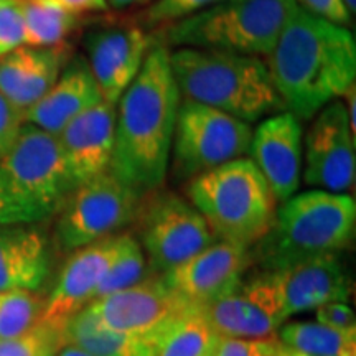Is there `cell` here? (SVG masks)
I'll use <instances>...</instances> for the list:
<instances>
[{
  "label": "cell",
  "mask_w": 356,
  "mask_h": 356,
  "mask_svg": "<svg viewBox=\"0 0 356 356\" xmlns=\"http://www.w3.org/2000/svg\"><path fill=\"white\" fill-rule=\"evenodd\" d=\"M284 109L309 121L328 102L341 99L356 79V42L346 26L297 6L266 56Z\"/></svg>",
  "instance_id": "1"
},
{
  "label": "cell",
  "mask_w": 356,
  "mask_h": 356,
  "mask_svg": "<svg viewBox=\"0 0 356 356\" xmlns=\"http://www.w3.org/2000/svg\"><path fill=\"white\" fill-rule=\"evenodd\" d=\"M180 91L170 51L155 44L115 104L114 150L109 170L140 193L163 184L175 132Z\"/></svg>",
  "instance_id": "2"
},
{
  "label": "cell",
  "mask_w": 356,
  "mask_h": 356,
  "mask_svg": "<svg viewBox=\"0 0 356 356\" xmlns=\"http://www.w3.org/2000/svg\"><path fill=\"white\" fill-rule=\"evenodd\" d=\"M173 78L184 99L252 124L284 109L259 56L180 47L170 53Z\"/></svg>",
  "instance_id": "3"
},
{
  "label": "cell",
  "mask_w": 356,
  "mask_h": 356,
  "mask_svg": "<svg viewBox=\"0 0 356 356\" xmlns=\"http://www.w3.org/2000/svg\"><path fill=\"white\" fill-rule=\"evenodd\" d=\"M74 190L58 137L24 124L0 157V225H38L61 210Z\"/></svg>",
  "instance_id": "4"
},
{
  "label": "cell",
  "mask_w": 356,
  "mask_h": 356,
  "mask_svg": "<svg viewBox=\"0 0 356 356\" xmlns=\"http://www.w3.org/2000/svg\"><path fill=\"white\" fill-rule=\"evenodd\" d=\"M356 202L346 193L309 190L282 202L257 241V257L273 270L307 257L337 254L353 243Z\"/></svg>",
  "instance_id": "5"
},
{
  "label": "cell",
  "mask_w": 356,
  "mask_h": 356,
  "mask_svg": "<svg viewBox=\"0 0 356 356\" xmlns=\"http://www.w3.org/2000/svg\"><path fill=\"white\" fill-rule=\"evenodd\" d=\"M190 203L202 213L213 238L249 248L269 231L275 198L249 159L200 173L186 186Z\"/></svg>",
  "instance_id": "6"
},
{
  "label": "cell",
  "mask_w": 356,
  "mask_h": 356,
  "mask_svg": "<svg viewBox=\"0 0 356 356\" xmlns=\"http://www.w3.org/2000/svg\"><path fill=\"white\" fill-rule=\"evenodd\" d=\"M297 8L296 0H225L168 25L173 47L267 56Z\"/></svg>",
  "instance_id": "7"
},
{
  "label": "cell",
  "mask_w": 356,
  "mask_h": 356,
  "mask_svg": "<svg viewBox=\"0 0 356 356\" xmlns=\"http://www.w3.org/2000/svg\"><path fill=\"white\" fill-rule=\"evenodd\" d=\"M251 137V124L200 102L180 101L172 142L173 173L188 180L241 159Z\"/></svg>",
  "instance_id": "8"
},
{
  "label": "cell",
  "mask_w": 356,
  "mask_h": 356,
  "mask_svg": "<svg viewBox=\"0 0 356 356\" xmlns=\"http://www.w3.org/2000/svg\"><path fill=\"white\" fill-rule=\"evenodd\" d=\"M142 195L111 170L78 185L58 211V243L74 251L115 234L136 220Z\"/></svg>",
  "instance_id": "9"
},
{
  "label": "cell",
  "mask_w": 356,
  "mask_h": 356,
  "mask_svg": "<svg viewBox=\"0 0 356 356\" xmlns=\"http://www.w3.org/2000/svg\"><path fill=\"white\" fill-rule=\"evenodd\" d=\"M136 220H139L140 248L149 257L147 262L160 274L216 241L202 213L190 200L172 191L140 200Z\"/></svg>",
  "instance_id": "10"
},
{
  "label": "cell",
  "mask_w": 356,
  "mask_h": 356,
  "mask_svg": "<svg viewBox=\"0 0 356 356\" xmlns=\"http://www.w3.org/2000/svg\"><path fill=\"white\" fill-rule=\"evenodd\" d=\"M86 309L113 330L163 337L197 307L168 287L163 277H145L124 291L89 302Z\"/></svg>",
  "instance_id": "11"
},
{
  "label": "cell",
  "mask_w": 356,
  "mask_h": 356,
  "mask_svg": "<svg viewBox=\"0 0 356 356\" xmlns=\"http://www.w3.org/2000/svg\"><path fill=\"white\" fill-rule=\"evenodd\" d=\"M307 185L320 190L345 193L355 184L356 154L355 132L341 99L328 102L314 115L305 136Z\"/></svg>",
  "instance_id": "12"
},
{
  "label": "cell",
  "mask_w": 356,
  "mask_h": 356,
  "mask_svg": "<svg viewBox=\"0 0 356 356\" xmlns=\"http://www.w3.org/2000/svg\"><path fill=\"white\" fill-rule=\"evenodd\" d=\"M200 310L213 330L226 338H274L287 320L264 274L239 282L233 291L200 307Z\"/></svg>",
  "instance_id": "13"
},
{
  "label": "cell",
  "mask_w": 356,
  "mask_h": 356,
  "mask_svg": "<svg viewBox=\"0 0 356 356\" xmlns=\"http://www.w3.org/2000/svg\"><path fill=\"white\" fill-rule=\"evenodd\" d=\"M127 233H115L74 249L61 269L55 287L44 299L42 322L63 328L71 317L95 299L96 289L108 267L121 252Z\"/></svg>",
  "instance_id": "14"
},
{
  "label": "cell",
  "mask_w": 356,
  "mask_h": 356,
  "mask_svg": "<svg viewBox=\"0 0 356 356\" xmlns=\"http://www.w3.org/2000/svg\"><path fill=\"white\" fill-rule=\"evenodd\" d=\"M262 274L286 318L328 302H346L350 297L348 274L337 254L307 257Z\"/></svg>",
  "instance_id": "15"
},
{
  "label": "cell",
  "mask_w": 356,
  "mask_h": 356,
  "mask_svg": "<svg viewBox=\"0 0 356 356\" xmlns=\"http://www.w3.org/2000/svg\"><path fill=\"white\" fill-rule=\"evenodd\" d=\"M152 40L139 25H109L86 38L88 65L102 101L115 106L144 63Z\"/></svg>",
  "instance_id": "16"
},
{
  "label": "cell",
  "mask_w": 356,
  "mask_h": 356,
  "mask_svg": "<svg viewBox=\"0 0 356 356\" xmlns=\"http://www.w3.org/2000/svg\"><path fill=\"white\" fill-rule=\"evenodd\" d=\"M249 262L246 246L215 241L203 251L162 274L167 286L195 307H203L225 296L241 282Z\"/></svg>",
  "instance_id": "17"
},
{
  "label": "cell",
  "mask_w": 356,
  "mask_h": 356,
  "mask_svg": "<svg viewBox=\"0 0 356 356\" xmlns=\"http://www.w3.org/2000/svg\"><path fill=\"white\" fill-rule=\"evenodd\" d=\"M302 124L284 111L262 121L252 131L248 154L262 173L275 202H286L300 186Z\"/></svg>",
  "instance_id": "18"
},
{
  "label": "cell",
  "mask_w": 356,
  "mask_h": 356,
  "mask_svg": "<svg viewBox=\"0 0 356 356\" xmlns=\"http://www.w3.org/2000/svg\"><path fill=\"white\" fill-rule=\"evenodd\" d=\"M115 106L101 102L58 134V144L74 188L108 172L114 150Z\"/></svg>",
  "instance_id": "19"
},
{
  "label": "cell",
  "mask_w": 356,
  "mask_h": 356,
  "mask_svg": "<svg viewBox=\"0 0 356 356\" xmlns=\"http://www.w3.org/2000/svg\"><path fill=\"white\" fill-rule=\"evenodd\" d=\"M102 95L88 61L78 56L61 71L42 99L24 113L25 124L58 136L79 114L101 104Z\"/></svg>",
  "instance_id": "20"
},
{
  "label": "cell",
  "mask_w": 356,
  "mask_h": 356,
  "mask_svg": "<svg viewBox=\"0 0 356 356\" xmlns=\"http://www.w3.org/2000/svg\"><path fill=\"white\" fill-rule=\"evenodd\" d=\"M50 248L35 225H0V292L38 291L50 274Z\"/></svg>",
  "instance_id": "21"
},
{
  "label": "cell",
  "mask_w": 356,
  "mask_h": 356,
  "mask_svg": "<svg viewBox=\"0 0 356 356\" xmlns=\"http://www.w3.org/2000/svg\"><path fill=\"white\" fill-rule=\"evenodd\" d=\"M163 337L113 330L97 322L86 307L63 327L65 345H76L92 356H157Z\"/></svg>",
  "instance_id": "22"
},
{
  "label": "cell",
  "mask_w": 356,
  "mask_h": 356,
  "mask_svg": "<svg viewBox=\"0 0 356 356\" xmlns=\"http://www.w3.org/2000/svg\"><path fill=\"white\" fill-rule=\"evenodd\" d=\"M279 341L310 356H356V332H341L318 322L282 323Z\"/></svg>",
  "instance_id": "23"
},
{
  "label": "cell",
  "mask_w": 356,
  "mask_h": 356,
  "mask_svg": "<svg viewBox=\"0 0 356 356\" xmlns=\"http://www.w3.org/2000/svg\"><path fill=\"white\" fill-rule=\"evenodd\" d=\"M20 8L24 17V44L29 47L48 48L63 44L79 25V15L32 0H22Z\"/></svg>",
  "instance_id": "24"
},
{
  "label": "cell",
  "mask_w": 356,
  "mask_h": 356,
  "mask_svg": "<svg viewBox=\"0 0 356 356\" xmlns=\"http://www.w3.org/2000/svg\"><path fill=\"white\" fill-rule=\"evenodd\" d=\"M218 341L220 335L197 307L165 333L157 356H215Z\"/></svg>",
  "instance_id": "25"
},
{
  "label": "cell",
  "mask_w": 356,
  "mask_h": 356,
  "mask_svg": "<svg viewBox=\"0 0 356 356\" xmlns=\"http://www.w3.org/2000/svg\"><path fill=\"white\" fill-rule=\"evenodd\" d=\"M43 307L44 299L38 291L0 292V341L35 327L42 318Z\"/></svg>",
  "instance_id": "26"
},
{
  "label": "cell",
  "mask_w": 356,
  "mask_h": 356,
  "mask_svg": "<svg viewBox=\"0 0 356 356\" xmlns=\"http://www.w3.org/2000/svg\"><path fill=\"white\" fill-rule=\"evenodd\" d=\"M147 264L149 262H147L144 249L140 248L139 241L132 234L127 233L121 252L102 275L99 286L96 289L95 299L124 291V289L140 282L147 275Z\"/></svg>",
  "instance_id": "27"
},
{
  "label": "cell",
  "mask_w": 356,
  "mask_h": 356,
  "mask_svg": "<svg viewBox=\"0 0 356 356\" xmlns=\"http://www.w3.org/2000/svg\"><path fill=\"white\" fill-rule=\"evenodd\" d=\"M63 345V328L40 320L22 335L0 341V356H56Z\"/></svg>",
  "instance_id": "28"
},
{
  "label": "cell",
  "mask_w": 356,
  "mask_h": 356,
  "mask_svg": "<svg viewBox=\"0 0 356 356\" xmlns=\"http://www.w3.org/2000/svg\"><path fill=\"white\" fill-rule=\"evenodd\" d=\"M222 0H155L144 12L147 26L172 25Z\"/></svg>",
  "instance_id": "29"
},
{
  "label": "cell",
  "mask_w": 356,
  "mask_h": 356,
  "mask_svg": "<svg viewBox=\"0 0 356 356\" xmlns=\"http://www.w3.org/2000/svg\"><path fill=\"white\" fill-rule=\"evenodd\" d=\"M20 3L0 7V56L24 44V17Z\"/></svg>",
  "instance_id": "30"
},
{
  "label": "cell",
  "mask_w": 356,
  "mask_h": 356,
  "mask_svg": "<svg viewBox=\"0 0 356 356\" xmlns=\"http://www.w3.org/2000/svg\"><path fill=\"white\" fill-rule=\"evenodd\" d=\"M275 338L251 340L220 337L215 356H275Z\"/></svg>",
  "instance_id": "31"
},
{
  "label": "cell",
  "mask_w": 356,
  "mask_h": 356,
  "mask_svg": "<svg viewBox=\"0 0 356 356\" xmlns=\"http://www.w3.org/2000/svg\"><path fill=\"white\" fill-rule=\"evenodd\" d=\"M315 322L341 332H356L355 312L346 302H328L315 309Z\"/></svg>",
  "instance_id": "32"
},
{
  "label": "cell",
  "mask_w": 356,
  "mask_h": 356,
  "mask_svg": "<svg viewBox=\"0 0 356 356\" xmlns=\"http://www.w3.org/2000/svg\"><path fill=\"white\" fill-rule=\"evenodd\" d=\"M24 124V113L0 95V157L17 140Z\"/></svg>",
  "instance_id": "33"
},
{
  "label": "cell",
  "mask_w": 356,
  "mask_h": 356,
  "mask_svg": "<svg viewBox=\"0 0 356 356\" xmlns=\"http://www.w3.org/2000/svg\"><path fill=\"white\" fill-rule=\"evenodd\" d=\"M296 3L300 8H304L305 12L332 22V24L341 26L350 24L351 15L341 0H296Z\"/></svg>",
  "instance_id": "34"
},
{
  "label": "cell",
  "mask_w": 356,
  "mask_h": 356,
  "mask_svg": "<svg viewBox=\"0 0 356 356\" xmlns=\"http://www.w3.org/2000/svg\"><path fill=\"white\" fill-rule=\"evenodd\" d=\"M32 2L60 8V10L74 13V15H81L84 12L108 10L106 0H32Z\"/></svg>",
  "instance_id": "35"
},
{
  "label": "cell",
  "mask_w": 356,
  "mask_h": 356,
  "mask_svg": "<svg viewBox=\"0 0 356 356\" xmlns=\"http://www.w3.org/2000/svg\"><path fill=\"white\" fill-rule=\"evenodd\" d=\"M56 356H92V355L81 350L76 345H63L61 346V350L58 351Z\"/></svg>",
  "instance_id": "36"
},
{
  "label": "cell",
  "mask_w": 356,
  "mask_h": 356,
  "mask_svg": "<svg viewBox=\"0 0 356 356\" xmlns=\"http://www.w3.org/2000/svg\"><path fill=\"white\" fill-rule=\"evenodd\" d=\"M108 2V7H113V8H129L132 6H137V3H145L149 2V0H106Z\"/></svg>",
  "instance_id": "37"
},
{
  "label": "cell",
  "mask_w": 356,
  "mask_h": 356,
  "mask_svg": "<svg viewBox=\"0 0 356 356\" xmlns=\"http://www.w3.org/2000/svg\"><path fill=\"white\" fill-rule=\"evenodd\" d=\"M275 356H310V355L300 353V351H296V350L289 348V346L282 345L277 340V341H275Z\"/></svg>",
  "instance_id": "38"
},
{
  "label": "cell",
  "mask_w": 356,
  "mask_h": 356,
  "mask_svg": "<svg viewBox=\"0 0 356 356\" xmlns=\"http://www.w3.org/2000/svg\"><path fill=\"white\" fill-rule=\"evenodd\" d=\"M343 2V6L346 7V10H348L350 15H355V10H356V0H341Z\"/></svg>",
  "instance_id": "39"
},
{
  "label": "cell",
  "mask_w": 356,
  "mask_h": 356,
  "mask_svg": "<svg viewBox=\"0 0 356 356\" xmlns=\"http://www.w3.org/2000/svg\"><path fill=\"white\" fill-rule=\"evenodd\" d=\"M22 0H0V7L10 6V3H20Z\"/></svg>",
  "instance_id": "40"
},
{
  "label": "cell",
  "mask_w": 356,
  "mask_h": 356,
  "mask_svg": "<svg viewBox=\"0 0 356 356\" xmlns=\"http://www.w3.org/2000/svg\"><path fill=\"white\" fill-rule=\"evenodd\" d=\"M222 2H225V0H222Z\"/></svg>",
  "instance_id": "41"
}]
</instances>
